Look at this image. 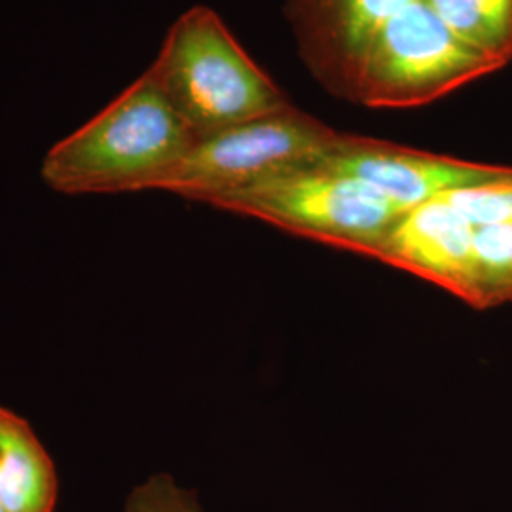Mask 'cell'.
<instances>
[{
    "label": "cell",
    "instance_id": "6da1fadb",
    "mask_svg": "<svg viewBox=\"0 0 512 512\" xmlns=\"http://www.w3.org/2000/svg\"><path fill=\"white\" fill-rule=\"evenodd\" d=\"M196 143L194 131L147 71L90 122L55 143L40 175L67 196L162 190Z\"/></svg>",
    "mask_w": 512,
    "mask_h": 512
},
{
    "label": "cell",
    "instance_id": "7a4b0ae2",
    "mask_svg": "<svg viewBox=\"0 0 512 512\" xmlns=\"http://www.w3.org/2000/svg\"><path fill=\"white\" fill-rule=\"evenodd\" d=\"M148 73L198 141L291 105L207 6L169 27Z\"/></svg>",
    "mask_w": 512,
    "mask_h": 512
},
{
    "label": "cell",
    "instance_id": "3957f363",
    "mask_svg": "<svg viewBox=\"0 0 512 512\" xmlns=\"http://www.w3.org/2000/svg\"><path fill=\"white\" fill-rule=\"evenodd\" d=\"M211 205L368 258L404 213L368 184L319 165L241 188Z\"/></svg>",
    "mask_w": 512,
    "mask_h": 512
},
{
    "label": "cell",
    "instance_id": "277c9868",
    "mask_svg": "<svg viewBox=\"0 0 512 512\" xmlns=\"http://www.w3.org/2000/svg\"><path fill=\"white\" fill-rule=\"evenodd\" d=\"M340 139L342 133L289 105L200 139L162 190L211 205L241 188L321 164Z\"/></svg>",
    "mask_w": 512,
    "mask_h": 512
},
{
    "label": "cell",
    "instance_id": "5b68a950",
    "mask_svg": "<svg viewBox=\"0 0 512 512\" xmlns=\"http://www.w3.org/2000/svg\"><path fill=\"white\" fill-rule=\"evenodd\" d=\"M495 71L494 61L456 37L425 0H416L372 40L355 103L370 109L421 107Z\"/></svg>",
    "mask_w": 512,
    "mask_h": 512
},
{
    "label": "cell",
    "instance_id": "8992f818",
    "mask_svg": "<svg viewBox=\"0 0 512 512\" xmlns=\"http://www.w3.org/2000/svg\"><path fill=\"white\" fill-rule=\"evenodd\" d=\"M317 165L368 184L404 211L512 173L509 165L467 162L348 133Z\"/></svg>",
    "mask_w": 512,
    "mask_h": 512
},
{
    "label": "cell",
    "instance_id": "52a82bcc",
    "mask_svg": "<svg viewBox=\"0 0 512 512\" xmlns=\"http://www.w3.org/2000/svg\"><path fill=\"white\" fill-rule=\"evenodd\" d=\"M416 0H287L298 50L330 93L355 103L366 54L389 19Z\"/></svg>",
    "mask_w": 512,
    "mask_h": 512
},
{
    "label": "cell",
    "instance_id": "ba28073f",
    "mask_svg": "<svg viewBox=\"0 0 512 512\" xmlns=\"http://www.w3.org/2000/svg\"><path fill=\"white\" fill-rule=\"evenodd\" d=\"M476 226L444 196L404 211L372 258L471 304Z\"/></svg>",
    "mask_w": 512,
    "mask_h": 512
},
{
    "label": "cell",
    "instance_id": "9c48e42d",
    "mask_svg": "<svg viewBox=\"0 0 512 512\" xmlns=\"http://www.w3.org/2000/svg\"><path fill=\"white\" fill-rule=\"evenodd\" d=\"M59 480L37 433L0 406V512H55Z\"/></svg>",
    "mask_w": 512,
    "mask_h": 512
},
{
    "label": "cell",
    "instance_id": "30bf717a",
    "mask_svg": "<svg viewBox=\"0 0 512 512\" xmlns=\"http://www.w3.org/2000/svg\"><path fill=\"white\" fill-rule=\"evenodd\" d=\"M446 27L499 69L512 61V0H425Z\"/></svg>",
    "mask_w": 512,
    "mask_h": 512
},
{
    "label": "cell",
    "instance_id": "8fae6325",
    "mask_svg": "<svg viewBox=\"0 0 512 512\" xmlns=\"http://www.w3.org/2000/svg\"><path fill=\"white\" fill-rule=\"evenodd\" d=\"M512 302V226H480L475 234L471 308L490 310Z\"/></svg>",
    "mask_w": 512,
    "mask_h": 512
},
{
    "label": "cell",
    "instance_id": "7c38bea8",
    "mask_svg": "<svg viewBox=\"0 0 512 512\" xmlns=\"http://www.w3.org/2000/svg\"><path fill=\"white\" fill-rule=\"evenodd\" d=\"M467 219L480 226H512V173L492 183L444 196Z\"/></svg>",
    "mask_w": 512,
    "mask_h": 512
},
{
    "label": "cell",
    "instance_id": "4fadbf2b",
    "mask_svg": "<svg viewBox=\"0 0 512 512\" xmlns=\"http://www.w3.org/2000/svg\"><path fill=\"white\" fill-rule=\"evenodd\" d=\"M124 512H205L196 492L167 473L148 476L129 492Z\"/></svg>",
    "mask_w": 512,
    "mask_h": 512
}]
</instances>
